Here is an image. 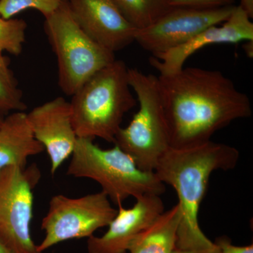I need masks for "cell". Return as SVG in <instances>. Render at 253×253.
Returning <instances> with one entry per match:
<instances>
[{
	"mask_svg": "<svg viewBox=\"0 0 253 253\" xmlns=\"http://www.w3.org/2000/svg\"><path fill=\"white\" fill-rule=\"evenodd\" d=\"M27 118L35 137L47 152L54 175L72 155L78 139L71 104L64 98L56 97L34 108Z\"/></svg>",
	"mask_w": 253,
	"mask_h": 253,
	"instance_id": "30bf717a",
	"label": "cell"
},
{
	"mask_svg": "<svg viewBox=\"0 0 253 253\" xmlns=\"http://www.w3.org/2000/svg\"><path fill=\"white\" fill-rule=\"evenodd\" d=\"M239 157V150L234 146L210 141L186 149L169 148L160 158L155 174L165 185L175 190L181 209L176 249L219 252L200 228L199 210L211 174L218 169H234Z\"/></svg>",
	"mask_w": 253,
	"mask_h": 253,
	"instance_id": "7a4b0ae2",
	"label": "cell"
},
{
	"mask_svg": "<svg viewBox=\"0 0 253 253\" xmlns=\"http://www.w3.org/2000/svg\"><path fill=\"white\" fill-rule=\"evenodd\" d=\"M123 16L136 29L154 22L171 7L168 0H113Z\"/></svg>",
	"mask_w": 253,
	"mask_h": 253,
	"instance_id": "2e32d148",
	"label": "cell"
},
{
	"mask_svg": "<svg viewBox=\"0 0 253 253\" xmlns=\"http://www.w3.org/2000/svg\"><path fill=\"white\" fill-rule=\"evenodd\" d=\"M240 5L221 26H213L196 35L184 44L150 58L151 66L162 76L181 71L186 60L205 46L217 44H235L253 41V23Z\"/></svg>",
	"mask_w": 253,
	"mask_h": 253,
	"instance_id": "7c38bea8",
	"label": "cell"
},
{
	"mask_svg": "<svg viewBox=\"0 0 253 253\" xmlns=\"http://www.w3.org/2000/svg\"><path fill=\"white\" fill-rule=\"evenodd\" d=\"M235 0H168L169 7L212 9L234 6Z\"/></svg>",
	"mask_w": 253,
	"mask_h": 253,
	"instance_id": "ffe728a7",
	"label": "cell"
},
{
	"mask_svg": "<svg viewBox=\"0 0 253 253\" xmlns=\"http://www.w3.org/2000/svg\"><path fill=\"white\" fill-rule=\"evenodd\" d=\"M118 206L117 214L104 235L88 238V253H126L134 238L164 212V204L158 195L141 196L128 209L123 205Z\"/></svg>",
	"mask_w": 253,
	"mask_h": 253,
	"instance_id": "4fadbf2b",
	"label": "cell"
},
{
	"mask_svg": "<svg viewBox=\"0 0 253 253\" xmlns=\"http://www.w3.org/2000/svg\"><path fill=\"white\" fill-rule=\"evenodd\" d=\"M170 253H219V252H210V251H187V250H181L174 249Z\"/></svg>",
	"mask_w": 253,
	"mask_h": 253,
	"instance_id": "603a6c76",
	"label": "cell"
},
{
	"mask_svg": "<svg viewBox=\"0 0 253 253\" xmlns=\"http://www.w3.org/2000/svg\"><path fill=\"white\" fill-rule=\"evenodd\" d=\"M214 244L219 248V253H253V244L246 246H235L225 236L217 238Z\"/></svg>",
	"mask_w": 253,
	"mask_h": 253,
	"instance_id": "44dd1931",
	"label": "cell"
},
{
	"mask_svg": "<svg viewBox=\"0 0 253 253\" xmlns=\"http://www.w3.org/2000/svg\"><path fill=\"white\" fill-rule=\"evenodd\" d=\"M63 0H0V15L10 19L28 9L38 10L45 18L54 12Z\"/></svg>",
	"mask_w": 253,
	"mask_h": 253,
	"instance_id": "d6986e66",
	"label": "cell"
},
{
	"mask_svg": "<svg viewBox=\"0 0 253 253\" xmlns=\"http://www.w3.org/2000/svg\"><path fill=\"white\" fill-rule=\"evenodd\" d=\"M27 23L23 19H5L0 15V54L7 51L18 56L26 41Z\"/></svg>",
	"mask_w": 253,
	"mask_h": 253,
	"instance_id": "ac0fdd59",
	"label": "cell"
},
{
	"mask_svg": "<svg viewBox=\"0 0 253 253\" xmlns=\"http://www.w3.org/2000/svg\"><path fill=\"white\" fill-rule=\"evenodd\" d=\"M128 68L115 60L91 76L72 96L73 126L78 138L99 137L114 143L123 117L136 104Z\"/></svg>",
	"mask_w": 253,
	"mask_h": 253,
	"instance_id": "3957f363",
	"label": "cell"
},
{
	"mask_svg": "<svg viewBox=\"0 0 253 253\" xmlns=\"http://www.w3.org/2000/svg\"><path fill=\"white\" fill-rule=\"evenodd\" d=\"M128 79L139 109L129 126L118 131L113 144L141 170L154 172L160 158L170 148L158 77L129 68Z\"/></svg>",
	"mask_w": 253,
	"mask_h": 253,
	"instance_id": "5b68a950",
	"label": "cell"
},
{
	"mask_svg": "<svg viewBox=\"0 0 253 253\" xmlns=\"http://www.w3.org/2000/svg\"><path fill=\"white\" fill-rule=\"evenodd\" d=\"M117 212L102 191L79 198L56 195L50 200L49 211L42 221L44 237L38 251L42 253L68 240L89 238L109 226Z\"/></svg>",
	"mask_w": 253,
	"mask_h": 253,
	"instance_id": "ba28073f",
	"label": "cell"
},
{
	"mask_svg": "<svg viewBox=\"0 0 253 253\" xmlns=\"http://www.w3.org/2000/svg\"><path fill=\"white\" fill-rule=\"evenodd\" d=\"M235 6L212 9L170 8L147 27L137 29L134 41L152 56L166 52L208 28L224 23Z\"/></svg>",
	"mask_w": 253,
	"mask_h": 253,
	"instance_id": "9c48e42d",
	"label": "cell"
},
{
	"mask_svg": "<svg viewBox=\"0 0 253 253\" xmlns=\"http://www.w3.org/2000/svg\"><path fill=\"white\" fill-rule=\"evenodd\" d=\"M44 19V31L57 61L58 84L65 94L72 96L95 73L115 61V54L82 29L66 0Z\"/></svg>",
	"mask_w": 253,
	"mask_h": 253,
	"instance_id": "8992f818",
	"label": "cell"
},
{
	"mask_svg": "<svg viewBox=\"0 0 253 253\" xmlns=\"http://www.w3.org/2000/svg\"><path fill=\"white\" fill-rule=\"evenodd\" d=\"M181 213L179 204L163 212L129 244V253H170L176 249Z\"/></svg>",
	"mask_w": 253,
	"mask_h": 253,
	"instance_id": "9a60e30c",
	"label": "cell"
},
{
	"mask_svg": "<svg viewBox=\"0 0 253 253\" xmlns=\"http://www.w3.org/2000/svg\"><path fill=\"white\" fill-rule=\"evenodd\" d=\"M71 156L68 175L96 181L117 206L129 197L136 199L166 192V185L154 172L141 170L131 156L116 145L102 149L93 139L78 138Z\"/></svg>",
	"mask_w": 253,
	"mask_h": 253,
	"instance_id": "277c9868",
	"label": "cell"
},
{
	"mask_svg": "<svg viewBox=\"0 0 253 253\" xmlns=\"http://www.w3.org/2000/svg\"><path fill=\"white\" fill-rule=\"evenodd\" d=\"M0 253H12L0 241Z\"/></svg>",
	"mask_w": 253,
	"mask_h": 253,
	"instance_id": "cb8c5ba5",
	"label": "cell"
},
{
	"mask_svg": "<svg viewBox=\"0 0 253 253\" xmlns=\"http://www.w3.org/2000/svg\"><path fill=\"white\" fill-rule=\"evenodd\" d=\"M158 80L173 149L205 144L234 121L252 116L249 96L220 71L184 68Z\"/></svg>",
	"mask_w": 253,
	"mask_h": 253,
	"instance_id": "6da1fadb",
	"label": "cell"
},
{
	"mask_svg": "<svg viewBox=\"0 0 253 253\" xmlns=\"http://www.w3.org/2000/svg\"><path fill=\"white\" fill-rule=\"evenodd\" d=\"M44 151L35 137L24 111H16L0 125V169L7 166L26 167L28 158Z\"/></svg>",
	"mask_w": 253,
	"mask_h": 253,
	"instance_id": "5bb4252c",
	"label": "cell"
},
{
	"mask_svg": "<svg viewBox=\"0 0 253 253\" xmlns=\"http://www.w3.org/2000/svg\"><path fill=\"white\" fill-rule=\"evenodd\" d=\"M4 118H3V113L0 112V125L2 123L3 120H4Z\"/></svg>",
	"mask_w": 253,
	"mask_h": 253,
	"instance_id": "d4e9b609",
	"label": "cell"
},
{
	"mask_svg": "<svg viewBox=\"0 0 253 253\" xmlns=\"http://www.w3.org/2000/svg\"><path fill=\"white\" fill-rule=\"evenodd\" d=\"M240 6L249 15L250 17H253V0H241Z\"/></svg>",
	"mask_w": 253,
	"mask_h": 253,
	"instance_id": "7402d4cb",
	"label": "cell"
},
{
	"mask_svg": "<svg viewBox=\"0 0 253 253\" xmlns=\"http://www.w3.org/2000/svg\"><path fill=\"white\" fill-rule=\"evenodd\" d=\"M41 177L36 165L0 169V241L12 253H42L31 229L33 191Z\"/></svg>",
	"mask_w": 253,
	"mask_h": 253,
	"instance_id": "52a82bcc",
	"label": "cell"
},
{
	"mask_svg": "<svg viewBox=\"0 0 253 253\" xmlns=\"http://www.w3.org/2000/svg\"><path fill=\"white\" fill-rule=\"evenodd\" d=\"M73 17L93 41L111 52L134 42L137 29L113 0H66Z\"/></svg>",
	"mask_w": 253,
	"mask_h": 253,
	"instance_id": "8fae6325",
	"label": "cell"
},
{
	"mask_svg": "<svg viewBox=\"0 0 253 253\" xmlns=\"http://www.w3.org/2000/svg\"><path fill=\"white\" fill-rule=\"evenodd\" d=\"M26 108L22 91L10 69L9 59L0 54V112L24 111Z\"/></svg>",
	"mask_w": 253,
	"mask_h": 253,
	"instance_id": "e0dca14e",
	"label": "cell"
}]
</instances>
